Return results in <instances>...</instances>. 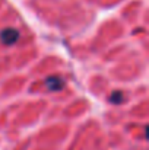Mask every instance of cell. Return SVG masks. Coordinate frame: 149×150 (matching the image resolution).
Listing matches in <instances>:
<instances>
[{
  "label": "cell",
  "mask_w": 149,
  "mask_h": 150,
  "mask_svg": "<svg viewBox=\"0 0 149 150\" xmlns=\"http://www.w3.org/2000/svg\"><path fill=\"white\" fill-rule=\"evenodd\" d=\"M18 38H19V32H18L16 29H13V28L4 29V31H1V34H0V40H1V42L6 44V45L15 44V42L18 41Z\"/></svg>",
  "instance_id": "1"
},
{
  "label": "cell",
  "mask_w": 149,
  "mask_h": 150,
  "mask_svg": "<svg viewBox=\"0 0 149 150\" xmlns=\"http://www.w3.org/2000/svg\"><path fill=\"white\" fill-rule=\"evenodd\" d=\"M64 82L60 77H50L47 79V88H50L51 91H60L63 88Z\"/></svg>",
  "instance_id": "2"
}]
</instances>
